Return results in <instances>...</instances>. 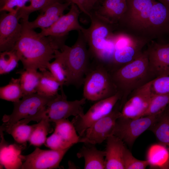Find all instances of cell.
Wrapping results in <instances>:
<instances>
[{
  "mask_svg": "<svg viewBox=\"0 0 169 169\" xmlns=\"http://www.w3.org/2000/svg\"><path fill=\"white\" fill-rule=\"evenodd\" d=\"M40 77L37 93L48 96H53L58 94L60 84L51 72L47 69L40 71Z\"/></svg>",
  "mask_w": 169,
  "mask_h": 169,
  "instance_id": "83f0119b",
  "label": "cell"
},
{
  "mask_svg": "<svg viewBox=\"0 0 169 169\" xmlns=\"http://www.w3.org/2000/svg\"><path fill=\"white\" fill-rule=\"evenodd\" d=\"M95 145L84 143V145L77 154L79 158H84V169H105V151L99 150Z\"/></svg>",
  "mask_w": 169,
  "mask_h": 169,
  "instance_id": "7402d4cb",
  "label": "cell"
},
{
  "mask_svg": "<svg viewBox=\"0 0 169 169\" xmlns=\"http://www.w3.org/2000/svg\"><path fill=\"white\" fill-rule=\"evenodd\" d=\"M83 85V97L92 101L106 98L117 92L108 68L94 60L85 74Z\"/></svg>",
  "mask_w": 169,
  "mask_h": 169,
  "instance_id": "52a82bcc",
  "label": "cell"
},
{
  "mask_svg": "<svg viewBox=\"0 0 169 169\" xmlns=\"http://www.w3.org/2000/svg\"><path fill=\"white\" fill-rule=\"evenodd\" d=\"M155 0H126L127 8L116 24L115 32L147 43L151 41L149 21Z\"/></svg>",
  "mask_w": 169,
  "mask_h": 169,
  "instance_id": "5b68a950",
  "label": "cell"
},
{
  "mask_svg": "<svg viewBox=\"0 0 169 169\" xmlns=\"http://www.w3.org/2000/svg\"><path fill=\"white\" fill-rule=\"evenodd\" d=\"M94 10L100 16L113 24H116L127 8L126 0H104Z\"/></svg>",
  "mask_w": 169,
  "mask_h": 169,
  "instance_id": "44dd1931",
  "label": "cell"
},
{
  "mask_svg": "<svg viewBox=\"0 0 169 169\" xmlns=\"http://www.w3.org/2000/svg\"><path fill=\"white\" fill-rule=\"evenodd\" d=\"M146 42L131 36L124 46L115 49L109 70L111 71L130 63L138 58L147 44Z\"/></svg>",
  "mask_w": 169,
  "mask_h": 169,
  "instance_id": "ac0fdd59",
  "label": "cell"
},
{
  "mask_svg": "<svg viewBox=\"0 0 169 169\" xmlns=\"http://www.w3.org/2000/svg\"><path fill=\"white\" fill-rule=\"evenodd\" d=\"M169 104V93L154 95L142 116L161 113Z\"/></svg>",
  "mask_w": 169,
  "mask_h": 169,
  "instance_id": "1f68e13d",
  "label": "cell"
},
{
  "mask_svg": "<svg viewBox=\"0 0 169 169\" xmlns=\"http://www.w3.org/2000/svg\"><path fill=\"white\" fill-rule=\"evenodd\" d=\"M152 81V80H151ZM151 81L134 90L121 110L120 117L135 118L142 117L154 95Z\"/></svg>",
  "mask_w": 169,
  "mask_h": 169,
  "instance_id": "4fadbf2b",
  "label": "cell"
},
{
  "mask_svg": "<svg viewBox=\"0 0 169 169\" xmlns=\"http://www.w3.org/2000/svg\"><path fill=\"white\" fill-rule=\"evenodd\" d=\"M23 96L37 93L40 72L37 70L23 69L18 72Z\"/></svg>",
  "mask_w": 169,
  "mask_h": 169,
  "instance_id": "4316f807",
  "label": "cell"
},
{
  "mask_svg": "<svg viewBox=\"0 0 169 169\" xmlns=\"http://www.w3.org/2000/svg\"><path fill=\"white\" fill-rule=\"evenodd\" d=\"M166 108L169 110V104L166 107Z\"/></svg>",
  "mask_w": 169,
  "mask_h": 169,
  "instance_id": "f6af8a7d",
  "label": "cell"
},
{
  "mask_svg": "<svg viewBox=\"0 0 169 169\" xmlns=\"http://www.w3.org/2000/svg\"><path fill=\"white\" fill-rule=\"evenodd\" d=\"M30 0H10L1 8L0 12H17L25 6L26 3Z\"/></svg>",
  "mask_w": 169,
  "mask_h": 169,
  "instance_id": "ab89813d",
  "label": "cell"
},
{
  "mask_svg": "<svg viewBox=\"0 0 169 169\" xmlns=\"http://www.w3.org/2000/svg\"><path fill=\"white\" fill-rule=\"evenodd\" d=\"M147 45L149 65L155 78L169 75V42L152 40Z\"/></svg>",
  "mask_w": 169,
  "mask_h": 169,
  "instance_id": "2e32d148",
  "label": "cell"
},
{
  "mask_svg": "<svg viewBox=\"0 0 169 169\" xmlns=\"http://www.w3.org/2000/svg\"><path fill=\"white\" fill-rule=\"evenodd\" d=\"M36 124L28 125L18 121L13 123H3L1 128L11 135L18 143L24 145L28 141Z\"/></svg>",
  "mask_w": 169,
  "mask_h": 169,
  "instance_id": "d4e9b609",
  "label": "cell"
},
{
  "mask_svg": "<svg viewBox=\"0 0 169 169\" xmlns=\"http://www.w3.org/2000/svg\"><path fill=\"white\" fill-rule=\"evenodd\" d=\"M104 0H98V2H97V3L98 2H100V3H101L102 2H103Z\"/></svg>",
  "mask_w": 169,
  "mask_h": 169,
  "instance_id": "ee69618b",
  "label": "cell"
},
{
  "mask_svg": "<svg viewBox=\"0 0 169 169\" xmlns=\"http://www.w3.org/2000/svg\"><path fill=\"white\" fill-rule=\"evenodd\" d=\"M21 36L13 50L16 53L25 69L42 71L47 69L55 52L65 44V39L44 36L29 28L22 19Z\"/></svg>",
  "mask_w": 169,
  "mask_h": 169,
  "instance_id": "6da1fadb",
  "label": "cell"
},
{
  "mask_svg": "<svg viewBox=\"0 0 169 169\" xmlns=\"http://www.w3.org/2000/svg\"><path fill=\"white\" fill-rule=\"evenodd\" d=\"M62 0H30V4L21 8L17 12L19 19L28 18L29 15L38 10L41 11L56 2H61Z\"/></svg>",
  "mask_w": 169,
  "mask_h": 169,
  "instance_id": "d6a6232c",
  "label": "cell"
},
{
  "mask_svg": "<svg viewBox=\"0 0 169 169\" xmlns=\"http://www.w3.org/2000/svg\"><path fill=\"white\" fill-rule=\"evenodd\" d=\"M47 69L59 83L60 89L63 88L66 81V73L61 58L55 52V60L49 64Z\"/></svg>",
  "mask_w": 169,
  "mask_h": 169,
  "instance_id": "e575fe53",
  "label": "cell"
},
{
  "mask_svg": "<svg viewBox=\"0 0 169 169\" xmlns=\"http://www.w3.org/2000/svg\"><path fill=\"white\" fill-rule=\"evenodd\" d=\"M151 40L165 42L169 39V9L161 3L155 1L149 18Z\"/></svg>",
  "mask_w": 169,
  "mask_h": 169,
  "instance_id": "e0dca14e",
  "label": "cell"
},
{
  "mask_svg": "<svg viewBox=\"0 0 169 169\" xmlns=\"http://www.w3.org/2000/svg\"><path fill=\"white\" fill-rule=\"evenodd\" d=\"M75 4L80 11L88 16L97 3L95 0H67Z\"/></svg>",
  "mask_w": 169,
  "mask_h": 169,
  "instance_id": "f35d334b",
  "label": "cell"
},
{
  "mask_svg": "<svg viewBox=\"0 0 169 169\" xmlns=\"http://www.w3.org/2000/svg\"><path fill=\"white\" fill-rule=\"evenodd\" d=\"M119 102L110 113L95 122L86 129L83 135L80 137V143L100 144L113 135L116 122L121 115Z\"/></svg>",
  "mask_w": 169,
  "mask_h": 169,
  "instance_id": "8fae6325",
  "label": "cell"
},
{
  "mask_svg": "<svg viewBox=\"0 0 169 169\" xmlns=\"http://www.w3.org/2000/svg\"><path fill=\"white\" fill-rule=\"evenodd\" d=\"M146 160L152 169H169V152L160 143L152 145L148 149Z\"/></svg>",
  "mask_w": 169,
  "mask_h": 169,
  "instance_id": "cb8c5ba5",
  "label": "cell"
},
{
  "mask_svg": "<svg viewBox=\"0 0 169 169\" xmlns=\"http://www.w3.org/2000/svg\"><path fill=\"white\" fill-rule=\"evenodd\" d=\"M54 132L63 140L73 146L80 143V136L72 122L68 119L61 120L55 122Z\"/></svg>",
  "mask_w": 169,
  "mask_h": 169,
  "instance_id": "484cf974",
  "label": "cell"
},
{
  "mask_svg": "<svg viewBox=\"0 0 169 169\" xmlns=\"http://www.w3.org/2000/svg\"><path fill=\"white\" fill-rule=\"evenodd\" d=\"M149 130L153 132L159 143L169 152V125L164 111Z\"/></svg>",
  "mask_w": 169,
  "mask_h": 169,
  "instance_id": "f1b7e54d",
  "label": "cell"
},
{
  "mask_svg": "<svg viewBox=\"0 0 169 169\" xmlns=\"http://www.w3.org/2000/svg\"><path fill=\"white\" fill-rule=\"evenodd\" d=\"M61 94L56 95L38 113L30 117L22 119L19 122L27 124L33 121L38 122L42 120L50 122H55L69 117L81 116L84 114V106L86 99L68 101L63 88L60 89Z\"/></svg>",
  "mask_w": 169,
  "mask_h": 169,
  "instance_id": "8992f818",
  "label": "cell"
},
{
  "mask_svg": "<svg viewBox=\"0 0 169 169\" xmlns=\"http://www.w3.org/2000/svg\"><path fill=\"white\" fill-rule=\"evenodd\" d=\"M79 9L74 4L71 3L69 11L62 15L50 27L41 29L40 33L44 36H51L56 38H66L70 31H82L84 28L79 24Z\"/></svg>",
  "mask_w": 169,
  "mask_h": 169,
  "instance_id": "9a60e30c",
  "label": "cell"
},
{
  "mask_svg": "<svg viewBox=\"0 0 169 169\" xmlns=\"http://www.w3.org/2000/svg\"><path fill=\"white\" fill-rule=\"evenodd\" d=\"M74 44L71 47L65 44L55 53L61 59L66 75L65 85L76 88L83 85L85 74L90 65L91 58L87 44L81 31L78 32Z\"/></svg>",
  "mask_w": 169,
  "mask_h": 169,
  "instance_id": "277c9868",
  "label": "cell"
},
{
  "mask_svg": "<svg viewBox=\"0 0 169 169\" xmlns=\"http://www.w3.org/2000/svg\"><path fill=\"white\" fill-rule=\"evenodd\" d=\"M0 18V51L13 49L20 38L22 26L19 23L17 12H2Z\"/></svg>",
  "mask_w": 169,
  "mask_h": 169,
  "instance_id": "5bb4252c",
  "label": "cell"
},
{
  "mask_svg": "<svg viewBox=\"0 0 169 169\" xmlns=\"http://www.w3.org/2000/svg\"><path fill=\"white\" fill-rule=\"evenodd\" d=\"M69 149L56 150H42L36 147L30 154L21 155L22 169H52L59 167L64 155Z\"/></svg>",
  "mask_w": 169,
  "mask_h": 169,
  "instance_id": "7c38bea8",
  "label": "cell"
},
{
  "mask_svg": "<svg viewBox=\"0 0 169 169\" xmlns=\"http://www.w3.org/2000/svg\"><path fill=\"white\" fill-rule=\"evenodd\" d=\"M90 24L82 31L91 57L93 60L104 63L111 58L115 50L113 36L116 24L103 18L93 9L89 16Z\"/></svg>",
  "mask_w": 169,
  "mask_h": 169,
  "instance_id": "7a4b0ae2",
  "label": "cell"
},
{
  "mask_svg": "<svg viewBox=\"0 0 169 169\" xmlns=\"http://www.w3.org/2000/svg\"><path fill=\"white\" fill-rule=\"evenodd\" d=\"M95 1L97 3V2H98V0H95Z\"/></svg>",
  "mask_w": 169,
  "mask_h": 169,
  "instance_id": "bcb514c9",
  "label": "cell"
},
{
  "mask_svg": "<svg viewBox=\"0 0 169 169\" xmlns=\"http://www.w3.org/2000/svg\"><path fill=\"white\" fill-rule=\"evenodd\" d=\"M121 98V94L117 92L110 97L97 101L83 115L74 117L71 122L79 136H82L92 124L110 113Z\"/></svg>",
  "mask_w": 169,
  "mask_h": 169,
  "instance_id": "9c48e42d",
  "label": "cell"
},
{
  "mask_svg": "<svg viewBox=\"0 0 169 169\" xmlns=\"http://www.w3.org/2000/svg\"><path fill=\"white\" fill-rule=\"evenodd\" d=\"M164 112L166 115L167 121L169 125V110L166 108L164 110Z\"/></svg>",
  "mask_w": 169,
  "mask_h": 169,
  "instance_id": "b9f144b4",
  "label": "cell"
},
{
  "mask_svg": "<svg viewBox=\"0 0 169 169\" xmlns=\"http://www.w3.org/2000/svg\"><path fill=\"white\" fill-rule=\"evenodd\" d=\"M23 96L19 78H12L8 84L0 88L1 99L14 102Z\"/></svg>",
  "mask_w": 169,
  "mask_h": 169,
  "instance_id": "f546056e",
  "label": "cell"
},
{
  "mask_svg": "<svg viewBox=\"0 0 169 169\" xmlns=\"http://www.w3.org/2000/svg\"><path fill=\"white\" fill-rule=\"evenodd\" d=\"M151 87L154 95L169 93V75L155 78L151 81Z\"/></svg>",
  "mask_w": 169,
  "mask_h": 169,
  "instance_id": "8d00e7d4",
  "label": "cell"
},
{
  "mask_svg": "<svg viewBox=\"0 0 169 169\" xmlns=\"http://www.w3.org/2000/svg\"><path fill=\"white\" fill-rule=\"evenodd\" d=\"M10 0H0V9L3 6Z\"/></svg>",
  "mask_w": 169,
  "mask_h": 169,
  "instance_id": "7bdbcfd3",
  "label": "cell"
},
{
  "mask_svg": "<svg viewBox=\"0 0 169 169\" xmlns=\"http://www.w3.org/2000/svg\"><path fill=\"white\" fill-rule=\"evenodd\" d=\"M126 147L119 138L113 135L106 139L105 169H125L123 156Z\"/></svg>",
  "mask_w": 169,
  "mask_h": 169,
  "instance_id": "ffe728a7",
  "label": "cell"
},
{
  "mask_svg": "<svg viewBox=\"0 0 169 169\" xmlns=\"http://www.w3.org/2000/svg\"><path fill=\"white\" fill-rule=\"evenodd\" d=\"M159 2L164 4L169 9V0H155Z\"/></svg>",
  "mask_w": 169,
  "mask_h": 169,
  "instance_id": "60d3db41",
  "label": "cell"
},
{
  "mask_svg": "<svg viewBox=\"0 0 169 169\" xmlns=\"http://www.w3.org/2000/svg\"><path fill=\"white\" fill-rule=\"evenodd\" d=\"M161 114L135 118L120 117L116 122L113 135L129 146H131L139 136L149 130Z\"/></svg>",
  "mask_w": 169,
  "mask_h": 169,
  "instance_id": "ba28073f",
  "label": "cell"
},
{
  "mask_svg": "<svg viewBox=\"0 0 169 169\" xmlns=\"http://www.w3.org/2000/svg\"><path fill=\"white\" fill-rule=\"evenodd\" d=\"M71 4L69 1L62 3L56 2L40 11L41 13L34 20L30 22L28 19H22L25 21L27 26L34 29H41L50 27L63 14L65 10Z\"/></svg>",
  "mask_w": 169,
  "mask_h": 169,
  "instance_id": "d6986e66",
  "label": "cell"
},
{
  "mask_svg": "<svg viewBox=\"0 0 169 169\" xmlns=\"http://www.w3.org/2000/svg\"><path fill=\"white\" fill-rule=\"evenodd\" d=\"M110 72L117 92L121 95V109L134 90L155 78L149 67L146 50L134 60Z\"/></svg>",
  "mask_w": 169,
  "mask_h": 169,
  "instance_id": "3957f363",
  "label": "cell"
},
{
  "mask_svg": "<svg viewBox=\"0 0 169 169\" xmlns=\"http://www.w3.org/2000/svg\"><path fill=\"white\" fill-rule=\"evenodd\" d=\"M123 163L125 169H145L149 166L146 160H141L136 158L126 147L124 154Z\"/></svg>",
  "mask_w": 169,
  "mask_h": 169,
  "instance_id": "d590c367",
  "label": "cell"
},
{
  "mask_svg": "<svg viewBox=\"0 0 169 169\" xmlns=\"http://www.w3.org/2000/svg\"><path fill=\"white\" fill-rule=\"evenodd\" d=\"M45 145L51 149L56 150L69 149L72 146L63 140L58 135L54 132L47 138Z\"/></svg>",
  "mask_w": 169,
  "mask_h": 169,
  "instance_id": "74e56055",
  "label": "cell"
},
{
  "mask_svg": "<svg viewBox=\"0 0 169 169\" xmlns=\"http://www.w3.org/2000/svg\"><path fill=\"white\" fill-rule=\"evenodd\" d=\"M0 166L6 169H21L23 161L21 158L22 147L17 145H8L1 134Z\"/></svg>",
  "mask_w": 169,
  "mask_h": 169,
  "instance_id": "603a6c76",
  "label": "cell"
},
{
  "mask_svg": "<svg viewBox=\"0 0 169 169\" xmlns=\"http://www.w3.org/2000/svg\"><path fill=\"white\" fill-rule=\"evenodd\" d=\"M56 95L48 96L36 93L24 96L22 100L13 102L12 113L4 115L2 121L3 123H13L32 117L40 111Z\"/></svg>",
  "mask_w": 169,
  "mask_h": 169,
  "instance_id": "30bf717a",
  "label": "cell"
},
{
  "mask_svg": "<svg viewBox=\"0 0 169 169\" xmlns=\"http://www.w3.org/2000/svg\"><path fill=\"white\" fill-rule=\"evenodd\" d=\"M50 122L42 120L36 124L28 140L31 145L40 146L45 143L47 135L52 131Z\"/></svg>",
  "mask_w": 169,
  "mask_h": 169,
  "instance_id": "4dcf8cb0",
  "label": "cell"
},
{
  "mask_svg": "<svg viewBox=\"0 0 169 169\" xmlns=\"http://www.w3.org/2000/svg\"><path fill=\"white\" fill-rule=\"evenodd\" d=\"M19 61L13 50L0 52V74H8L13 71L18 66Z\"/></svg>",
  "mask_w": 169,
  "mask_h": 169,
  "instance_id": "836d02e7",
  "label": "cell"
}]
</instances>
